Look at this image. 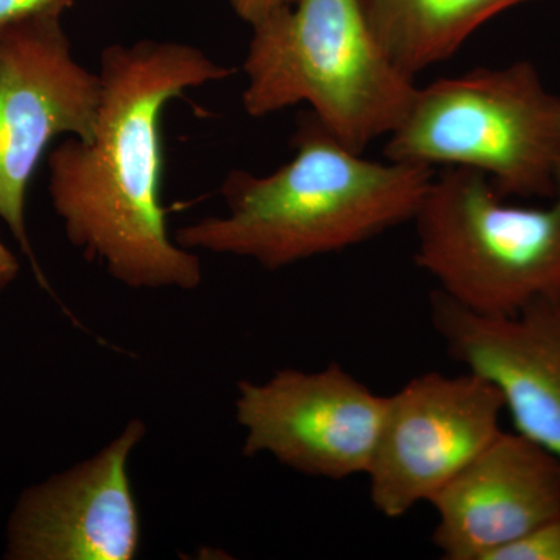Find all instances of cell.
<instances>
[{"instance_id":"1","label":"cell","mask_w":560,"mask_h":560,"mask_svg":"<svg viewBox=\"0 0 560 560\" xmlns=\"http://www.w3.org/2000/svg\"><path fill=\"white\" fill-rule=\"evenodd\" d=\"M190 44L145 39L103 50L102 103L91 140L49 154V194L69 242L139 290H194L202 265L168 234L162 205V116L184 92L230 79Z\"/></svg>"},{"instance_id":"2","label":"cell","mask_w":560,"mask_h":560,"mask_svg":"<svg viewBox=\"0 0 560 560\" xmlns=\"http://www.w3.org/2000/svg\"><path fill=\"white\" fill-rule=\"evenodd\" d=\"M293 150L270 175L232 172L221 189L226 212L179 228L175 241L280 270L410 223L434 176L407 162L368 160L312 113L301 117Z\"/></svg>"},{"instance_id":"3","label":"cell","mask_w":560,"mask_h":560,"mask_svg":"<svg viewBox=\"0 0 560 560\" xmlns=\"http://www.w3.org/2000/svg\"><path fill=\"white\" fill-rule=\"evenodd\" d=\"M250 28L248 116L305 103L335 138L364 153L410 109L418 84L383 50L360 0H294Z\"/></svg>"},{"instance_id":"4","label":"cell","mask_w":560,"mask_h":560,"mask_svg":"<svg viewBox=\"0 0 560 560\" xmlns=\"http://www.w3.org/2000/svg\"><path fill=\"white\" fill-rule=\"evenodd\" d=\"M386 160L481 173L501 197L550 200L560 175V95L528 61L418 86Z\"/></svg>"},{"instance_id":"5","label":"cell","mask_w":560,"mask_h":560,"mask_svg":"<svg viewBox=\"0 0 560 560\" xmlns=\"http://www.w3.org/2000/svg\"><path fill=\"white\" fill-rule=\"evenodd\" d=\"M412 223L416 264L471 312L512 315L560 296V175L548 205L518 206L481 173L441 168Z\"/></svg>"},{"instance_id":"6","label":"cell","mask_w":560,"mask_h":560,"mask_svg":"<svg viewBox=\"0 0 560 560\" xmlns=\"http://www.w3.org/2000/svg\"><path fill=\"white\" fill-rule=\"evenodd\" d=\"M101 103V75L75 60L61 16L0 35V220L47 290L25 224L28 183L55 139H92Z\"/></svg>"},{"instance_id":"7","label":"cell","mask_w":560,"mask_h":560,"mask_svg":"<svg viewBox=\"0 0 560 560\" xmlns=\"http://www.w3.org/2000/svg\"><path fill=\"white\" fill-rule=\"evenodd\" d=\"M503 400L480 375L427 372L386 396L368 470L372 506L401 518L429 503L499 436Z\"/></svg>"},{"instance_id":"8","label":"cell","mask_w":560,"mask_h":560,"mask_svg":"<svg viewBox=\"0 0 560 560\" xmlns=\"http://www.w3.org/2000/svg\"><path fill=\"white\" fill-rule=\"evenodd\" d=\"M385 408L386 396L335 363L238 382L235 419L246 456L270 455L308 477L342 481L370 470Z\"/></svg>"},{"instance_id":"9","label":"cell","mask_w":560,"mask_h":560,"mask_svg":"<svg viewBox=\"0 0 560 560\" xmlns=\"http://www.w3.org/2000/svg\"><path fill=\"white\" fill-rule=\"evenodd\" d=\"M145 434V423L131 419L91 458L25 489L7 522L3 559H135L140 517L130 459Z\"/></svg>"},{"instance_id":"10","label":"cell","mask_w":560,"mask_h":560,"mask_svg":"<svg viewBox=\"0 0 560 560\" xmlns=\"http://www.w3.org/2000/svg\"><path fill=\"white\" fill-rule=\"evenodd\" d=\"M430 318L448 355L499 390L515 433L560 463V296L481 315L436 290Z\"/></svg>"},{"instance_id":"11","label":"cell","mask_w":560,"mask_h":560,"mask_svg":"<svg viewBox=\"0 0 560 560\" xmlns=\"http://www.w3.org/2000/svg\"><path fill=\"white\" fill-rule=\"evenodd\" d=\"M445 560H490L560 514V463L518 433L500 431L429 501Z\"/></svg>"},{"instance_id":"12","label":"cell","mask_w":560,"mask_h":560,"mask_svg":"<svg viewBox=\"0 0 560 560\" xmlns=\"http://www.w3.org/2000/svg\"><path fill=\"white\" fill-rule=\"evenodd\" d=\"M390 61L416 80L448 60L486 22L529 0H360Z\"/></svg>"},{"instance_id":"13","label":"cell","mask_w":560,"mask_h":560,"mask_svg":"<svg viewBox=\"0 0 560 560\" xmlns=\"http://www.w3.org/2000/svg\"><path fill=\"white\" fill-rule=\"evenodd\" d=\"M490 560H560V514L501 548Z\"/></svg>"},{"instance_id":"14","label":"cell","mask_w":560,"mask_h":560,"mask_svg":"<svg viewBox=\"0 0 560 560\" xmlns=\"http://www.w3.org/2000/svg\"><path fill=\"white\" fill-rule=\"evenodd\" d=\"M73 0H0V35L11 27L44 16H62Z\"/></svg>"},{"instance_id":"15","label":"cell","mask_w":560,"mask_h":560,"mask_svg":"<svg viewBox=\"0 0 560 560\" xmlns=\"http://www.w3.org/2000/svg\"><path fill=\"white\" fill-rule=\"evenodd\" d=\"M230 2L235 14L253 27L276 11L290 7L294 0H230Z\"/></svg>"},{"instance_id":"16","label":"cell","mask_w":560,"mask_h":560,"mask_svg":"<svg viewBox=\"0 0 560 560\" xmlns=\"http://www.w3.org/2000/svg\"><path fill=\"white\" fill-rule=\"evenodd\" d=\"M20 260L0 238V293L20 275Z\"/></svg>"}]
</instances>
